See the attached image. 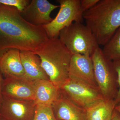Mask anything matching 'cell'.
Wrapping results in <instances>:
<instances>
[{
    "mask_svg": "<svg viewBox=\"0 0 120 120\" xmlns=\"http://www.w3.org/2000/svg\"><path fill=\"white\" fill-rule=\"evenodd\" d=\"M111 120H120V115L115 109L114 110Z\"/></svg>",
    "mask_w": 120,
    "mask_h": 120,
    "instance_id": "obj_23",
    "label": "cell"
},
{
    "mask_svg": "<svg viewBox=\"0 0 120 120\" xmlns=\"http://www.w3.org/2000/svg\"><path fill=\"white\" fill-rule=\"evenodd\" d=\"M57 120H86V109L61 94L52 106Z\"/></svg>",
    "mask_w": 120,
    "mask_h": 120,
    "instance_id": "obj_12",
    "label": "cell"
},
{
    "mask_svg": "<svg viewBox=\"0 0 120 120\" xmlns=\"http://www.w3.org/2000/svg\"><path fill=\"white\" fill-rule=\"evenodd\" d=\"M69 77L99 90L95 80L94 65L91 56L81 54H72L69 68Z\"/></svg>",
    "mask_w": 120,
    "mask_h": 120,
    "instance_id": "obj_10",
    "label": "cell"
},
{
    "mask_svg": "<svg viewBox=\"0 0 120 120\" xmlns=\"http://www.w3.org/2000/svg\"><path fill=\"white\" fill-rule=\"evenodd\" d=\"M35 108L34 101L3 97L0 107V116L5 120H33Z\"/></svg>",
    "mask_w": 120,
    "mask_h": 120,
    "instance_id": "obj_9",
    "label": "cell"
},
{
    "mask_svg": "<svg viewBox=\"0 0 120 120\" xmlns=\"http://www.w3.org/2000/svg\"><path fill=\"white\" fill-rule=\"evenodd\" d=\"M20 50L11 49L0 57V70L5 77H26Z\"/></svg>",
    "mask_w": 120,
    "mask_h": 120,
    "instance_id": "obj_13",
    "label": "cell"
},
{
    "mask_svg": "<svg viewBox=\"0 0 120 120\" xmlns=\"http://www.w3.org/2000/svg\"><path fill=\"white\" fill-rule=\"evenodd\" d=\"M4 78L2 77V73L0 70V107L3 101V97L2 94V86Z\"/></svg>",
    "mask_w": 120,
    "mask_h": 120,
    "instance_id": "obj_22",
    "label": "cell"
},
{
    "mask_svg": "<svg viewBox=\"0 0 120 120\" xmlns=\"http://www.w3.org/2000/svg\"><path fill=\"white\" fill-rule=\"evenodd\" d=\"M58 38L72 54L91 56L99 47L88 27L81 23L73 22L62 29Z\"/></svg>",
    "mask_w": 120,
    "mask_h": 120,
    "instance_id": "obj_4",
    "label": "cell"
},
{
    "mask_svg": "<svg viewBox=\"0 0 120 120\" xmlns=\"http://www.w3.org/2000/svg\"><path fill=\"white\" fill-rule=\"evenodd\" d=\"M60 9L52 22L42 26L49 38H58L60 31L73 22L82 23L83 14L80 0H58Z\"/></svg>",
    "mask_w": 120,
    "mask_h": 120,
    "instance_id": "obj_6",
    "label": "cell"
},
{
    "mask_svg": "<svg viewBox=\"0 0 120 120\" xmlns=\"http://www.w3.org/2000/svg\"><path fill=\"white\" fill-rule=\"evenodd\" d=\"M49 80L60 88L69 79V68L72 54L58 38H49L35 53Z\"/></svg>",
    "mask_w": 120,
    "mask_h": 120,
    "instance_id": "obj_3",
    "label": "cell"
},
{
    "mask_svg": "<svg viewBox=\"0 0 120 120\" xmlns=\"http://www.w3.org/2000/svg\"><path fill=\"white\" fill-rule=\"evenodd\" d=\"M60 7L46 0H32L20 15L30 23L37 26H43L52 22V11Z\"/></svg>",
    "mask_w": 120,
    "mask_h": 120,
    "instance_id": "obj_11",
    "label": "cell"
},
{
    "mask_svg": "<svg viewBox=\"0 0 120 120\" xmlns=\"http://www.w3.org/2000/svg\"><path fill=\"white\" fill-rule=\"evenodd\" d=\"M0 120H4V119H3V118H2V117H1L0 116Z\"/></svg>",
    "mask_w": 120,
    "mask_h": 120,
    "instance_id": "obj_25",
    "label": "cell"
},
{
    "mask_svg": "<svg viewBox=\"0 0 120 120\" xmlns=\"http://www.w3.org/2000/svg\"><path fill=\"white\" fill-rule=\"evenodd\" d=\"M49 39L42 26L28 22L15 8L0 4V57L11 49L35 53Z\"/></svg>",
    "mask_w": 120,
    "mask_h": 120,
    "instance_id": "obj_1",
    "label": "cell"
},
{
    "mask_svg": "<svg viewBox=\"0 0 120 120\" xmlns=\"http://www.w3.org/2000/svg\"><path fill=\"white\" fill-rule=\"evenodd\" d=\"M113 63L118 76V92L116 97L114 100L116 106L120 105V60L114 61H113Z\"/></svg>",
    "mask_w": 120,
    "mask_h": 120,
    "instance_id": "obj_20",
    "label": "cell"
},
{
    "mask_svg": "<svg viewBox=\"0 0 120 120\" xmlns=\"http://www.w3.org/2000/svg\"><path fill=\"white\" fill-rule=\"evenodd\" d=\"M60 90L62 95L84 109L105 99L99 90L74 79L69 78Z\"/></svg>",
    "mask_w": 120,
    "mask_h": 120,
    "instance_id": "obj_7",
    "label": "cell"
},
{
    "mask_svg": "<svg viewBox=\"0 0 120 120\" xmlns=\"http://www.w3.org/2000/svg\"><path fill=\"white\" fill-rule=\"evenodd\" d=\"M104 56L114 61L120 60V27L102 49Z\"/></svg>",
    "mask_w": 120,
    "mask_h": 120,
    "instance_id": "obj_17",
    "label": "cell"
},
{
    "mask_svg": "<svg viewBox=\"0 0 120 120\" xmlns=\"http://www.w3.org/2000/svg\"><path fill=\"white\" fill-rule=\"evenodd\" d=\"M30 1L28 0H0V4L15 8L20 13L27 7Z\"/></svg>",
    "mask_w": 120,
    "mask_h": 120,
    "instance_id": "obj_19",
    "label": "cell"
},
{
    "mask_svg": "<svg viewBox=\"0 0 120 120\" xmlns=\"http://www.w3.org/2000/svg\"><path fill=\"white\" fill-rule=\"evenodd\" d=\"M60 95V88L49 80L35 82L34 101L35 105L41 104L52 106Z\"/></svg>",
    "mask_w": 120,
    "mask_h": 120,
    "instance_id": "obj_15",
    "label": "cell"
},
{
    "mask_svg": "<svg viewBox=\"0 0 120 120\" xmlns=\"http://www.w3.org/2000/svg\"><path fill=\"white\" fill-rule=\"evenodd\" d=\"M99 0H81L80 5L84 13L94 7Z\"/></svg>",
    "mask_w": 120,
    "mask_h": 120,
    "instance_id": "obj_21",
    "label": "cell"
},
{
    "mask_svg": "<svg viewBox=\"0 0 120 120\" xmlns=\"http://www.w3.org/2000/svg\"><path fill=\"white\" fill-rule=\"evenodd\" d=\"M95 77L105 100L114 101L118 90V76L113 61L106 58L98 47L91 56Z\"/></svg>",
    "mask_w": 120,
    "mask_h": 120,
    "instance_id": "obj_5",
    "label": "cell"
},
{
    "mask_svg": "<svg viewBox=\"0 0 120 120\" xmlns=\"http://www.w3.org/2000/svg\"><path fill=\"white\" fill-rule=\"evenodd\" d=\"M116 105L114 101H98L85 109L86 120H111Z\"/></svg>",
    "mask_w": 120,
    "mask_h": 120,
    "instance_id": "obj_16",
    "label": "cell"
},
{
    "mask_svg": "<svg viewBox=\"0 0 120 120\" xmlns=\"http://www.w3.org/2000/svg\"><path fill=\"white\" fill-rule=\"evenodd\" d=\"M35 82L26 77H5L2 86L3 97L8 98L34 101Z\"/></svg>",
    "mask_w": 120,
    "mask_h": 120,
    "instance_id": "obj_8",
    "label": "cell"
},
{
    "mask_svg": "<svg viewBox=\"0 0 120 120\" xmlns=\"http://www.w3.org/2000/svg\"><path fill=\"white\" fill-rule=\"evenodd\" d=\"M33 120H57L52 106L41 104L35 105Z\"/></svg>",
    "mask_w": 120,
    "mask_h": 120,
    "instance_id": "obj_18",
    "label": "cell"
},
{
    "mask_svg": "<svg viewBox=\"0 0 120 120\" xmlns=\"http://www.w3.org/2000/svg\"><path fill=\"white\" fill-rule=\"evenodd\" d=\"M115 109L118 112L120 115V105H117L115 107Z\"/></svg>",
    "mask_w": 120,
    "mask_h": 120,
    "instance_id": "obj_24",
    "label": "cell"
},
{
    "mask_svg": "<svg viewBox=\"0 0 120 120\" xmlns=\"http://www.w3.org/2000/svg\"><path fill=\"white\" fill-rule=\"evenodd\" d=\"M83 18L99 45L103 46L120 27V0H99Z\"/></svg>",
    "mask_w": 120,
    "mask_h": 120,
    "instance_id": "obj_2",
    "label": "cell"
},
{
    "mask_svg": "<svg viewBox=\"0 0 120 120\" xmlns=\"http://www.w3.org/2000/svg\"><path fill=\"white\" fill-rule=\"evenodd\" d=\"M20 56L26 77L35 82L41 80H49L41 65L40 57L30 51H21Z\"/></svg>",
    "mask_w": 120,
    "mask_h": 120,
    "instance_id": "obj_14",
    "label": "cell"
}]
</instances>
